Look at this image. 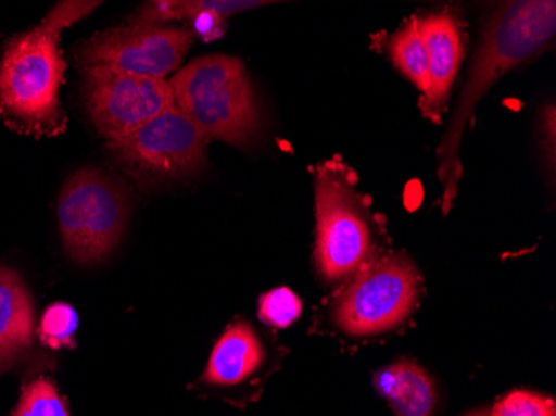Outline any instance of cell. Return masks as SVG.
I'll return each instance as SVG.
<instances>
[{
    "label": "cell",
    "mask_w": 556,
    "mask_h": 416,
    "mask_svg": "<svg viewBox=\"0 0 556 416\" xmlns=\"http://www.w3.org/2000/svg\"><path fill=\"white\" fill-rule=\"evenodd\" d=\"M99 2H61L33 29L11 37L0 59V121L22 136L58 137L67 127L61 87L67 68L62 30L96 11Z\"/></svg>",
    "instance_id": "1"
},
{
    "label": "cell",
    "mask_w": 556,
    "mask_h": 416,
    "mask_svg": "<svg viewBox=\"0 0 556 416\" xmlns=\"http://www.w3.org/2000/svg\"><path fill=\"white\" fill-rule=\"evenodd\" d=\"M556 4L553 0H521L502 5L483 30L457 109L439 149L443 212H448L460 178L458 147L478 100L510 68L535 55L555 36Z\"/></svg>",
    "instance_id": "2"
},
{
    "label": "cell",
    "mask_w": 556,
    "mask_h": 416,
    "mask_svg": "<svg viewBox=\"0 0 556 416\" xmlns=\"http://www.w3.org/2000/svg\"><path fill=\"white\" fill-rule=\"evenodd\" d=\"M168 86L175 108L208 140L240 147L257 137V100L239 59L218 54L195 59Z\"/></svg>",
    "instance_id": "3"
},
{
    "label": "cell",
    "mask_w": 556,
    "mask_h": 416,
    "mask_svg": "<svg viewBox=\"0 0 556 416\" xmlns=\"http://www.w3.org/2000/svg\"><path fill=\"white\" fill-rule=\"evenodd\" d=\"M65 252L75 264L97 265L111 256L129 220V193L100 168H79L65 180L58 200Z\"/></svg>",
    "instance_id": "4"
},
{
    "label": "cell",
    "mask_w": 556,
    "mask_h": 416,
    "mask_svg": "<svg viewBox=\"0 0 556 416\" xmlns=\"http://www.w3.org/2000/svg\"><path fill=\"white\" fill-rule=\"evenodd\" d=\"M420 275L403 253H390L362 272L340 293L333 324L350 337L386 333L410 317L417 305Z\"/></svg>",
    "instance_id": "5"
},
{
    "label": "cell",
    "mask_w": 556,
    "mask_h": 416,
    "mask_svg": "<svg viewBox=\"0 0 556 416\" xmlns=\"http://www.w3.org/2000/svg\"><path fill=\"white\" fill-rule=\"evenodd\" d=\"M208 139L172 105L108 150L137 180L159 181L193 174L204 165Z\"/></svg>",
    "instance_id": "6"
},
{
    "label": "cell",
    "mask_w": 556,
    "mask_h": 416,
    "mask_svg": "<svg viewBox=\"0 0 556 416\" xmlns=\"http://www.w3.org/2000/svg\"><path fill=\"white\" fill-rule=\"evenodd\" d=\"M318 274L327 281L350 277L371 253L370 227L345 178L333 167L318 168L315 181Z\"/></svg>",
    "instance_id": "7"
},
{
    "label": "cell",
    "mask_w": 556,
    "mask_h": 416,
    "mask_svg": "<svg viewBox=\"0 0 556 416\" xmlns=\"http://www.w3.org/2000/svg\"><path fill=\"white\" fill-rule=\"evenodd\" d=\"M83 100L90 122L108 142L129 137L174 105L168 80L109 67L83 68Z\"/></svg>",
    "instance_id": "8"
},
{
    "label": "cell",
    "mask_w": 556,
    "mask_h": 416,
    "mask_svg": "<svg viewBox=\"0 0 556 416\" xmlns=\"http://www.w3.org/2000/svg\"><path fill=\"white\" fill-rule=\"evenodd\" d=\"M193 33L172 25H127L102 30L80 43L77 62L84 67H109L165 80L184 62Z\"/></svg>",
    "instance_id": "9"
},
{
    "label": "cell",
    "mask_w": 556,
    "mask_h": 416,
    "mask_svg": "<svg viewBox=\"0 0 556 416\" xmlns=\"http://www.w3.org/2000/svg\"><path fill=\"white\" fill-rule=\"evenodd\" d=\"M428 52L430 87L421 100V112L439 122L448 102L450 89L464 59V40L458 22L448 14H430L418 21Z\"/></svg>",
    "instance_id": "10"
},
{
    "label": "cell",
    "mask_w": 556,
    "mask_h": 416,
    "mask_svg": "<svg viewBox=\"0 0 556 416\" xmlns=\"http://www.w3.org/2000/svg\"><path fill=\"white\" fill-rule=\"evenodd\" d=\"M36 312L17 272L0 265V365L11 367L34 345Z\"/></svg>",
    "instance_id": "11"
},
{
    "label": "cell",
    "mask_w": 556,
    "mask_h": 416,
    "mask_svg": "<svg viewBox=\"0 0 556 416\" xmlns=\"http://www.w3.org/2000/svg\"><path fill=\"white\" fill-rule=\"evenodd\" d=\"M267 358L264 343L249 322H236L212 350L202 381L212 387H233L257 374Z\"/></svg>",
    "instance_id": "12"
},
{
    "label": "cell",
    "mask_w": 556,
    "mask_h": 416,
    "mask_svg": "<svg viewBox=\"0 0 556 416\" xmlns=\"http://www.w3.org/2000/svg\"><path fill=\"white\" fill-rule=\"evenodd\" d=\"M374 387L396 416H433L439 392L433 378L410 360H396L374 375Z\"/></svg>",
    "instance_id": "13"
},
{
    "label": "cell",
    "mask_w": 556,
    "mask_h": 416,
    "mask_svg": "<svg viewBox=\"0 0 556 416\" xmlns=\"http://www.w3.org/2000/svg\"><path fill=\"white\" fill-rule=\"evenodd\" d=\"M389 54L395 67L425 96L430 87V72H428L427 46L420 33L418 18L403 25L402 29L389 40Z\"/></svg>",
    "instance_id": "14"
},
{
    "label": "cell",
    "mask_w": 556,
    "mask_h": 416,
    "mask_svg": "<svg viewBox=\"0 0 556 416\" xmlns=\"http://www.w3.org/2000/svg\"><path fill=\"white\" fill-rule=\"evenodd\" d=\"M11 416H72L58 388L49 378L39 377L25 385Z\"/></svg>",
    "instance_id": "15"
},
{
    "label": "cell",
    "mask_w": 556,
    "mask_h": 416,
    "mask_svg": "<svg viewBox=\"0 0 556 416\" xmlns=\"http://www.w3.org/2000/svg\"><path fill=\"white\" fill-rule=\"evenodd\" d=\"M79 328V315L67 303H54L43 312L40 318V342L49 349H65L74 342L75 331Z\"/></svg>",
    "instance_id": "16"
},
{
    "label": "cell",
    "mask_w": 556,
    "mask_h": 416,
    "mask_svg": "<svg viewBox=\"0 0 556 416\" xmlns=\"http://www.w3.org/2000/svg\"><path fill=\"white\" fill-rule=\"evenodd\" d=\"M302 308L299 297L287 287H280L261 297L258 318L270 327L287 328L299 320Z\"/></svg>",
    "instance_id": "17"
},
{
    "label": "cell",
    "mask_w": 556,
    "mask_h": 416,
    "mask_svg": "<svg viewBox=\"0 0 556 416\" xmlns=\"http://www.w3.org/2000/svg\"><path fill=\"white\" fill-rule=\"evenodd\" d=\"M490 416H556L555 400L527 390H515L495 403Z\"/></svg>",
    "instance_id": "18"
},
{
    "label": "cell",
    "mask_w": 556,
    "mask_h": 416,
    "mask_svg": "<svg viewBox=\"0 0 556 416\" xmlns=\"http://www.w3.org/2000/svg\"><path fill=\"white\" fill-rule=\"evenodd\" d=\"M265 2L257 0H190V2H180V12L182 18H193L199 14H211L218 21L229 17L239 12L249 11V9L261 8Z\"/></svg>",
    "instance_id": "19"
},
{
    "label": "cell",
    "mask_w": 556,
    "mask_h": 416,
    "mask_svg": "<svg viewBox=\"0 0 556 416\" xmlns=\"http://www.w3.org/2000/svg\"><path fill=\"white\" fill-rule=\"evenodd\" d=\"M465 416H490V413L489 412H473V413H468V415H465Z\"/></svg>",
    "instance_id": "20"
},
{
    "label": "cell",
    "mask_w": 556,
    "mask_h": 416,
    "mask_svg": "<svg viewBox=\"0 0 556 416\" xmlns=\"http://www.w3.org/2000/svg\"><path fill=\"white\" fill-rule=\"evenodd\" d=\"M0 370H2V365H0Z\"/></svg>",
    "instance_id": "21"
}]
</instances>
